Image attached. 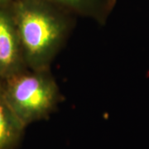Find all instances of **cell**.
Wrapping results in <instances>:
<instances>
[{
  "mask_svg": "<svg viewBox=\"0 0 149 149\" xmlns=\"http://www.w3.org/2000/svg\"><path fill=\"white\" fill-rule=\"evenodd\" d=\"M45 0H24L13 15L28 69L50 70L69 37V21Z\"/></svg>",
  "mask_w": 149,
  "mask_h": 149,
  "instance_id": "6da1fadb",
  "label": "cell"
},
{
  "mask_svg": "<svg viewBox=\"0 0 149 149\" xmlns=\"http://www.w3.org/2000/svg\"><path fill=\"white\" fill-rule=\"evenodd\" d=\"M4 80V86H1L3 97L25 127L48 117L61 100L50 70L27 68Z\"/></svg>",
  "mask_w": 149,
  "mask_h": 149,
  "instance_id": "7a4b0ae2",
  "label": "cell"
},
{
  "mask_svg": "<svg viewBox=\"0 0 149 149\" xmlns=\"http://www.w3.org/2000/svg\"><path fill=\"white\" fill-rule=\"evenodd\" d=\"M27 68L14 17L0 11V77Z\"/></svg>",
  "mask_w": 149,
  "mask_h": 149,
  "instance_id": "3957f363",
  "label": "cell"
},
{
  "mask_svg": "<svg viewBox=\"0 0 149 149\" xmlns=\"http://www.w3.org/2000/svg\"><path fill=\"white\" fill-rule=\"evenodd\" d=\"M25 126L11 109L0 86V149H14L21 140Z\"/></svg>",
  "mask_w": 149,
  "mask_h": 149,
  "instance_id": "277c9868",
  "label": "cell"
},
{
  "mask_svg": "<svg viewBox=\"0 0 149 149\" xmlns=\"http://www.w3.org/2000/svg\"><path fill=\"white\" fill-rule=\"evenodd\" d=\"M55 6L103 22L111 10L115 0H45Z\"/></svg>",
  "mask_w": 149,
  "mask_h": 149,
  "instance_id": "5b68a950",
  "label": "cell"
},
{
  "mask_svg": "<svg viewBox=\"0 0 149 149\" xmlns=\"http://www.w3.org/2000/svg\"><path fill=\"white\" fill-rule=\"evenodd\" d=\"M6 1H8V0H0V3H4Z\"/></svg>",
  "mask_w": 149,
  "mask_h": 149,
  "instance_id": "8992f818",
  "label": "cell"
}]
</instances>
